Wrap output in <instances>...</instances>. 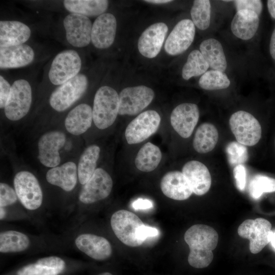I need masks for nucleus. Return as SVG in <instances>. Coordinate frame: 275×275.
Listing matches in <instances>:
<instances>
[{"instance_id": "f257e3e1", "label": "nucleus", "mask_w": 275, "mask_h": 275, "mask_svg": "<svg viewBox=\"0 0 275 275\" xmlns=\"http://www.w3.org/2000/svg\"><path fill=\"white\" fill-rule=\"evenodd\" d=\"M184 238L190 250L189 264L196 268L208 266L213 259L212 251L218 243L217 232L210 226L196 224L187 230Z\"/></svg>"}, {"instance_id": "f03ea898", "label": "nucleus", "mask_w": 275, "mask_h": 275, "mask_svg": "<svg viewBox=\"0 0 275 275\" xmlns=\"http://www.w3.org/2000/svg\"><path fill=\"white\" fill-rule=\"evenodd\" d=\"M82 64L80 53L76 50H62L48 64L43 74V82L56 88L79 74Z\"/></svg>"}, {"instance_id": "7ed1b4c3", "label": "nucleus", "mask_w": 275, "mask_h": 275, "mask_svg": "<svg viewBox=\"0 0 275 275\" xmlns=\"http://www.w3.org/2000/svg\"><path fill=\"white\" fill-rule=\"evenodd\" d=\"M119 97L117 91L108 86H102L96 91L92 107L93 120L100 129L113 124L119 114Z\"/></svg>"}, {"instance_id": "20e7f679", "label": "nucleus", "mask_w": 275, "mask_h": 275, "mask_svg": "<svg viewBox=\"0 0 275 275\" xmlns=\"http://www.w3.org/2000/svg\"><path fill=\"white\" fill-rule=\"evenodd\" d=\"M89 85L88 75L80 72L53 89L49 97L50 106L57 112L65 111L84 95Z\"/></svg>"}, {"instance_id": "39448f33", "label": "nucleus", "mask_w": 275, "mask_h": 275, "mask_svg": "<svg viewBox=\"0 0 275 275\" xmlns=\"http://www.w3.org/2000/svg\"><path fill=\"white\" fill-rule=\"evenodd\" d=\"M30 80L20 78L12 83L4 108L5 115L9 120H19L29 112L33 99L32 87Z\"/></svg>"}, {"instance_id": "423d86ee", "label": "nucleus", "mask_w": 275, "mask_h": 275, "mask_svg": "<svg viewBox=\"0 0 275 275\" xmlns=\"http://www.w3.org/2000/svg\"><path fill=\"white\" fill-rule=\"evenodd\" d=\"M144 224L135 214L126 210L116 211L111 218V227L116 236L123 244L131 247L143 244L138 232Z\"/></svg>"}, {"instance_id": "0eeeda50", "label": "nucleus", "mask_w": 275, "mask_h": 275, "mask_svg": "<svg viewBox=\"0 0 275 275\" xmlns=\"http://www.w3.org/2000/svg\"><path fill=\"white\" fill-rule=\"evenodd\" d=\"M229 126L238 143L247 146L256 145L261 138L262 129L258 120L244 111L233 113L229 119Z\"/></svg>"}, {"instance_id": "6e6552de", "label": "nucleus", "mask_w": 275, "mask_h": 275, "mask_svg": "<svg viewBox=\"0 0 275 275\" xmlns=\"http://www.w3.org/2000/svg\"><path fill=\"white\" fill-rule=\"evenodd\" d=\"M13 184L18 199L29 210L40 208L43 201V193L35 175L27 171L18 172L14 176Z\"/></svg>"}, {"instance_id": "1a4fd4ad", "label": "nucleus", "mask_w": 275, "mask_h": 275, "mask_svg": "<svg viewBox=\"0 0 275 275\" xmlns=\"http://www.w3.org/2000/svg\"><path fill=\"white\" fill-rule=\"evenodd\" d=\"M62 23L65 39L71 46L81 48L91 43L93 23L89 17L68 13L63 18Z\"/></svg>"}, {"instance_id": "9d476101", "label": "nucleus", "mask_w": 275, "mask_h": 275, "mask_svg": "<svg viewBox=\"0 0 275 275\" xmlns=\"http://www.w3.org/2000/svg\"><path fill=\"white\" fill-rule=\"evenodd\" d=\"M271 227V223L265 218L249 219L240 225L237 232L240 237L250 240L251 252L257 254L270 242L273 233Z\"/></svg>"}, {"instance_id": "9b49d317", "label": "nucleus", "mask_w": 275, "mask_h": 275, "mask_svg": "<svg viewBox=\"0 0 275 275\" xmlns=\"http://www.w3.org/2000/svg\"><path fill=\"white\" fill-rule=\"evenodd\" d=\"M119 115H135L141 112L152 102L154 92L145 86L127 87L119 94Z\"/></svg>"}, {"instance_id": "f8f14e48", "label": "nucleus", "mask_w": 275, "mask_h": 275, "mask_svg": "<svg viewBox=\"0 0 275 275\" xmlns=\"http://www.w3.org/2000/svg\"><path fill=\"white\" fill-rule=\"evenodd\" d=\"M160 122L159 114L154 110L140 114L126 128L125 136L127 143L135 144L146 140L158 130Z\"/></svg>"}, {"instance_id": "ddd939ff", "label": "nucleus", "mask_w": 275, "mask_h": 275, "mask_svg": "<svg viewBox=\"0 0 275 275\" xmlns=\"http://www.w3.org/2000/svg\"><path fill=\"white\" fill-rule=\"evenodd\" d=\"M113 182L103 169L97 168L90 179L83 185L78 199L85 204H91L106 198L111 194Z\"/></svg>"}, {"instance_id": "4468645a", "label": "nucleus", "mask_w": 275, "mask_h": 275, "mask_svg": "<svg viewBox=\"0 0 275 275\" xmlns=\"http://www.w3.org/2000/svg\"><path fill=\"white\" fill-rule=\"evenodd\" d=\"M66 135L61 131L53 130L44 133L38 142V159L44 166L54 168L61 162L59 151L66 142Z\"/></svg>"}, {"instance_id": "2eb2a0df", "label": "nucleus", "mask_w": 275, "mask_h": 275, "mask_svg": "<svg viewBox=\"0 0 275 275\" xmlns=\"http://www.w3.org/2000/svg\"><path fill=\"white\" fill-rule=\"evenodd\" d=\"M195 33V26L191 20H181L174 26L167 39L164 45L166 51L172 56L183 53L193 43Z\"/></svg>"}, {"instance_id": "dca6fc26", "label": "nucleus", "mask_w": 275, "mask_h": 275, "mask_svg": "<svg viewBox=\"0 0 275 275\" xmlns=\"http://www.w3.org/2000/svg\"><path fill=\"white\" fill-rule=\"evenodd\" d=\"M199 109L197 104L181 103L172 112L170 116L171 125L182 138L190 136L199 119Z\"/></svg>"}, {"instance_id": "f3484780", "label": "nucleus", "mask_w": 275, "mask_h": 275, "mask_svg": "<svg viewBox=\"0 0 275 275\" xmlns=\"http://www.w3.org/2000/svg\"><path fill=\"white\" fill-rule=\"evenodd\" d=\"M117 20L111 13L97 17L92 25L91 43L99 49L109 48L113 44L116 34Z\"/></svg>"}, {"instance_id": "a211bd4d", "label": "nucleus", "mask_w": 275, "mask_h": 275, "mask_svg": "<svg viewBox=\"0 0 275 275\" xmlns=\"http://www.w3.org/2000/svg\"><path fill=\"white\" fill-rule=\"evenodd\" d=\"M35 58V50L27 43L0 47V68L6 70L24 67L32 64Z\"/></svg>"}, {"instance_id": "6ab92c4d", "label": "nucleus", "mask_w": 275, "mask_h": 275, "mask_svg": "<svg viewBox=\"0 0 275 275\" xmlns=\"http://www.w3.org/2000/svg\"><path fill=\"white\" fill-rule=\"evenodd\" d=\"M168 31L163 22L154 23L148 27L140 36L138 47L140 53L148 58H153L159 53Z\"/></svg>"}, {"instance_id": "aec40b11", "label": "nucleus", "mask_w": 275, "mask_h": 275, "mask_svg": "<svg viewBox=\"0 0 275 275\" xmlns=\"http://www.w3.org/2000/svg\"><path fill=\"white\" fill-rule=\"evenodd\" d=\"M76 248L96 260L108 259L113 252L112 245L105 238L91 233L78 235L75 239Z\"/></svg>"}, {"instance_id": "412c9836", "label": "nucleus", "mask_w": 275, "mask_h": 275, "mask_svg": "<svg viewBox=\"0 0 275 275\" xmlns=\"http://www.w3.org/2000/svg\"><path fill=\"white\" fill-rule=\"evenodd\" d=\"M160 187L166 197L175 200H186L193 193L187 179L178 171L167 173L161 178Z\"/></svg>"}, {"instance_id": "4be33fe9", "label": "nucleus", "mask_w": 275, "mask_h": 275, "mask_svg": "<svg viewBox=\"0 0 275 275\" xmlns=\"http://www.w3.org/2000/svg\"><path fill=\"white\" fill-rule=\"evenodd\" d=\"M182 172L195 195L202 196L209 191L211 185V177L204 164L197 160L189 161L183 166Z\"/></svg>"}, {"instance_id": "5701e85b", "label": "nucleus", "mask_w": 275, "mask_h": 275, "mask_svg": "<svg viewBox=\"0 0 275 275\" xmlns=\"http://www.w3.org/2000/svg\"><path fill=\"white\" fill-rule=\"evenodd\" d=\"M32 35L30 27L16 20L0 21V47L26 43Z\"/></svg>"}, {"instance_id": "b1692460", "label": "nucleus", "mask_w": 275, "mask_h": 275, "mask_svg": "<svg viewBox=\"0 0 275 275\" xmlns=\"http://www.w3.org/2000/svg\"><path fill=\"white\" fill-rule=\"evenodd\" d=\"M93 112L91 106L81 103L72 108L65 119L67 131L74 135H80L86 132L91 126Z\"/></svg>"}, {"instance_id": "393cba45", "label": "nucleus", "mask_w": 275, "mask_h": 275, "mask_svg": "<svg viewBox=\"0 0 275 275\" xmlns=\"http://www.w3.org/2000/svg\"><path fill=\"white\" fill-rule=\"evenodd\" d=\"M46 179L49 183L66 191H71L75 188L78 179L77 167L74 162H66L49 170Z\"/></svg>"}, {"instance_id": "a878e982", "label": "nucleus", "mask_w": 275, "mask_h": 275, "mask_svg": "<svg viewBox=\"0 0 275 275\" xmlns=\"http://www.w3.org/2000/svg\"><path fill=\"white\" fill-rule=\"evenodd\" d=\"M259 16L252 11L241 10L237 11L231 23L232 32L242 40L252 38L259 28Z\"/></svg>"}, {"instance_id": "bb28decb", "label": "nucleus", "mask_w": 275, "mask_h": 275, "mask_svg": "<svg viewBox=\"0 0 275 275\" xmlns=\"http://www.w3.org/2000/svg\"><path fill=\"white\" fill-rule=\"evenodd\" d=\"M62 4L69 13L89 17H98L105 13L109 2L106 0H64Z\"/></svg>"}, {"instance_id": "cd10ccee", "label": "nucleus", "mask_w": 275, "mask_h": 275, "mask_svg": "<svg viewBox=\"0 0 275 275\" xmlns=\"http://www.w3.org/2000/svg\"><path fill=\"white\" fill-rule=\"evenodd\" d=\"M200 51L209 67L213 70L224 72L227 63L221 43L216 39L204 40L200 45Z\"/></svg>"}, {"instance_id": "c85d7f7f", "label": "nucleus", "mask_w": 275, "mask_h": 275, "mask_svg": "<svg viewBox=\"0 0 275 275\" xmlns=\"http://www.w3.org/2000/svg\"><path fill=\"white\" fill-rule=\"evenodd\" d=\"M218 140L216 127L210 123H204L197 128L193 140V147L199 153H207L215 147Z\"/></svg>"}, {"instance_id": "c756f323", "label": "nucleus", "mask_w": 275, "mask_h": 275, "mask_svg": "<svg viewBox=\"0 0 275 275\" xmlns=\"http://www.w3.org/2000/svg\"><path fill=\"white\" fill-rule=\"evenodd\" d=\"M100 153L98 146L91 145L81 154L77 166L78 178L81 184L87 183L96 170Z\"/></svg>"}, {"instance_id": "7c9ffc66", "label": "nucleus", "mask_w": 275, "mask_h": 275, "mask_svg": "<svg viewBox=\"0 0 275 275\" xmlns=\"http://www.w3.org/2000/svg\"><path fill=\"white\" fill-rule=\"evenodd\" d=\"M161 158L159 148L151 142H147L138 151L135 158V165L141 171L150 172L158 166Z\"/></svg>"}, {"instance_id": "2f4dec72", "label": "nucleus", "mask_w": 275, "mask_h": 275, "mask_svg": "<svg viewBox=\"0 0 275 275\" xmlns=\"http://www.w3.org/2000/svg\"><path fill=\"white\" fill-rule=\"evenodd\" d=\"M31 243L29 237L23 233L7 230L0 234V252L2 253H18L24 251Z\"/></svg>"}, {"instance_id": "473e14b6", "label": "nucleus", "mask_w": 275, "mask_h": 275, "mask_svg": "<svg viewBox=\"0 0 275 275\" xmlns=\"http://www.w3.org/2000/svg\"><path fill=\"white\" fill-rule=\"evenodd\" d=\"M209 66L200 50L191 51L182 70V78L188 80L192 77L198 76L205 73Z\"/></svg>"}, {"instance_id": "72a5a7b5", "label": "nucleus", "mask_w": 275, "mask_h": 275, "mask_svg": "<svg viewBox=\"0 0 275 275\" xmlns=\"http://www.w3.org/2000/svg\"><path fill=\"white\" fill-rule=\"evenodd\" d=\"M190 15L195 25L201 30H206L210 25L211 5L208 0L194 1Z\"/></svg>"}, {"instance_id": "f704fd0d", "label": "nucleus", "mask_w": 275, "mask_h": 275, "mask_svg": "<svg viewBox=\"0 0 275 275\" xmlns=\"http://www.w3.org/2000/svg\"><path fill=\"white\" fill-rule=\"evenodd\" d=\"M199 85L206 90H216L228 88L230 80L224 73L215 70L207 71L200 77Z\"/></svg>"}, {"instance_id": "c9c22d12", "label": "nucleus", "mask_w": 275, "mask_h": 275, "mask_svg": "<svg viewBox=\"0 0 275 275\" xmlns=\"http://www.w3.org/2000/svg\"><path fill=\"white\" fill-rule=\"evenodd\" d=\"M275 191V179L270 177L256 175L249 184V192L254 199H259L263 193Z\"/></svg>"}, {"instance_id": "e433bc0d", "label": "nucleus", "mask_w": 275, "mask_h": 275, "mask_svg": "<svg viewBox=\"0 0 275 275\" xmlns=\"http://www.w3.org/2000/svg\"><path fill=\"white\" fill-rule=\"evenodd\" d=\"M60 273L59 271L48 265L42 258L35 263L23 267L17 272V275H59Z\"/></svg>"}, {"instance_id": "4c0bfd02", "label": "nucleus", "mask_w": 275, "mask_h": 275, "mask_svg": "<svg viewBox=\"0 0 275 275\" xmlns=\"http://www.w3.org/2000/svg\"><path fill=\"white\" fill-rule=\"evenodd\" d=\"M18 197L15 190L8 184L0 183V207L5 208L17 201Z\"/></svg>"}, {"instance_id": "58836bf2", "label": "nucleus", "mask_w": 275, "mask_h": 275, "mask_svg": "<svg viewBox=\"0 0 275 275\" xmlns=\"http://www.w3.org/2000/svg\"><path fill=\"white\" fill-rule=\"evenodd\" d=\"M228 152L233 163L240 164L246 159V148L240 144L236 143H231L229 145Z\"/></svg>"}, {"instance_id": "ea45409f", "label": "nucleus", "mask_w": 275, "mask_h": 275, "mask_svg": "<svg viewBox=\"0 0 275 275\" xmlns=\"http://www.w3.org/2000/svg\"><path fill=\"white\" fill-rule=\"evenodd\" d=\"M237 11L241 10L252 11L259 16L262 12L263 5L259 0H236L234 1Z\"/></svg>"}, {"instance_id": "a19ab883", "label": "nucleus", "mask_w": 275, "mask_h": 275, "mask_svg": "<svg viewBox=\"0 0 275 275\" xmlns=\"http://www.w3.org/2000/svg\"><path fill=\"white\" fill-rule=\"evenodd\" d=\"M233 172L237 188L240 191L244 190L246 175L245 167L241 164L236 165L234 168Z\"/></svg>"}, {"instance_id": "79ce46f5", "label": "nucleus", "mask_w": 275, "mask_h": 275, "mask_svg": "<svg viewBox=\"0 0 275 275\" xmlns=\"http://www.w3.org/2000/svg\"><path fill=\"white\" fill-rule=\"evenodd\" d=\"M12 85L2 74L0 75V108L4 109L10 95Z\"/></svg>"}, {"instance_id": "37998d69", "label": "nucleus", "mask_w": 275, "mask_h": 275, "mask_svg": "<svg viewBox=\"0 0 275 275\" xmlns=\"http://www.w3.org/2000/svg\"><path fill=\"white\" fill-rule=\"evenodd\" d=\"M158 234L159 231L156 228L144 224L139 229L138 236L144 242L147 238L156 236Z\"/></svg>"}, {"instance_id": "c03bdc74", "label": "nucleus", "mask_w": 275, "mask_h": 275, "mask_svg": "<svg viewBox=\"0 0 275 275\" xmlns=\"http://www.w3.org/2000/svg\"><path fill=\"white\" fill-rule=\"evenodd\" d=\"M153 206V203L148 199H138L132 203V207L136 210L148 209Z\"/></svg>"}, {"instance_id": "a18cd8bd", "label": "nucleus", "mask_w": 275, "mask_h": 275, "mask_svg": "<svg viewBox=\"0 0 275 275\" xmlns=\"http://www.w3.org/2000/svg\"><path fill=\"white\" fill-rule=\"evenodd\" d=\"M269 52L272 58L275 60V28L272 32L269 43Z\"/></svg>"}, {"instance_id": "49530a36", "label": "nucleus", "mask_w": 275, "mask_h": 275, "mask_svg": "<svg viewBox=\"0 0 275 275\" xmlns=\"http://www.w3.org/2000/svg\"><path fill=\"white\" fill-rule=\"evenodd\" d=\"M267 5L270 15L275 19V0L267 1Z\"/></svg>"}, {"instance_id": "de8ad7c7", "label": "nucleus", "mask_w": 275, "mask_h": 275, "mask_svg": "<svg viewBox=\"0 0 275 275\" xmlns=\"http://www.w3.org/2000/svg\"><path fill=\"white\" fill-rule=\"evenodd\" d=\"M144 1L145 2L152 3V4H165V3H168L172 2V1H169V0H148V1Z\"/></svg>"}, {"instance_id": "09e8293b", "label": "nucleus", "mask_w": 275, "mask_h": 275, "mask_svg": "<svg viewBox=\"0 0 275 275\" xmlns=\"http://www.w3.org/2000/svg\"><path fill=\"white\" fill-rule=\"evenodd\" d=\"M6 215V210L4 207L0 208V218L1 220L4 219Z\"/></svg>"}, {"instance_id": "8fccbe9b", "label": "nucleus", "mask_w": 275, "mask_h": 275, "mask_svg": "<svg viewBox=\"0 0 275 275\" xmlns=\"http://www.w3.org/2000/svg\"><path fill=\"white\" fill-rule=\"evenodd\" d=\"M270 242L273 248L275 250V232H273L271 236Z\"/></svg>"}, {"instance_id": "3c124183", "label": "nucleus", "mask_w": 275, "mask_h": 275, "mask_svg": "<svg viewBox=\"0 0 275 275\" xmlns=\"http://www.w3.org/2000/svg\"><path fill=\"white\" fill-rule=\"evenodd\" d=\"M98 275H113L112 273L108 272H105L100 273Z\"/></svg>"}, {"instance_id": "603ef678", "label": "nucleus", "mask_w": 275, "mask_h": 275, "mask_svg": "<svg viewBox=\"0 0 275 275\" xmlns=\"http://www.w3.org/2000/svg\"><path fill=\"white\" fill-rule=\"evenodd\" d=\"M274 145H275V139H274Z\"/></svg>"}]
</instances>
